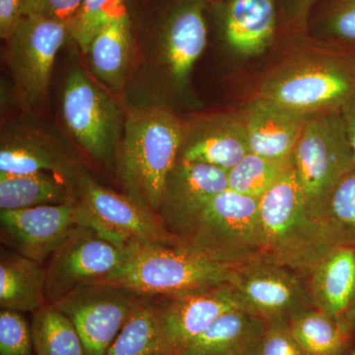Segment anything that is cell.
I'll return each mask as SVG.
<instances>
[{
    "mask_svg": "<svg viewBox=\"0 0 355 355\" xmlns=\"http://www.w3.org/2000/svg\"><path fill=\"white\" fill-rule=\"evenodd\" d=\"M184 135L179 119L161 108L132 112L123 123L114 159L118 176L127 195L156 214Z\"/></svg>",
    "mask_w": 355,
    "mask_h": 355,
    "instance_id": "cell-1",
    "label": "cell"
},
{
    "mask_svg": "<svg viewBox=\"0 0 355 355\" xmlns=\"http://www.w3.org/2000/svg\"><path fill=\"white\" fill-rule=\"evenodd\" d=\"M263 257L306 279L329 251L338 246L324 222L308 209L295 167L259 200Z\"/></svg>",
    "mask_w": 355,
    "mask_h": 355,
    "instance_id": "cell-2",
    "label": "cell"
},
{
    "mask_svg": "<svg viewBox=\"0 0 355 355\" xmlns=\"http://www.w3.org/2000/svg\"><path fill=\"white\" fill-rule=\"evenodd\" d=\"M234 268L183 246L132 242L127 263L106 282L146 297L173 299L231 284Z\"/></svg>",
    "mask_w": 355,
    "mask_h": 355,
    "instance_id": "cell-3",
    "label": "cell"
},
{
    "mask_svg": "<svg viewBox=\"0 0 355 355\" xmlns=\"http://www.w3.org/2000/svg\"><path fill=\"white\" fill-rule=\"evenodd\" d=\"M183 246L210 261L237 266L263 257L260 202L231 190L216 196L203 210Z\"/></svg>",
    "mask_w": 355,
    "mask_h": 355,
    "instance_id": "cell-4",
    "label": "cell"
},
{
    "mask_svg": "<svg viewBox=\"0 0 355 355\" xmlns=\"http://www.w3.org/2000/svg\"><path fill=\"white\" fill-rule=\"evenodd\" d=\"M258 97L304 116L340 112L355 97V73L335 58H298L268 77Z\"/></svg>",
    "mask_w": 355,
    "mask_h": 355,
    "instance_id": "cell-5",
    "label": "cell"
},
{
    "mask_svg": "<svg viewBox=\"0 0 355 355\" xmlns=\"http://www.w3.org/2000/svg\"><path fill=\"white\" fill-rule=\"evenodd\" d=\"M292 158L308 209L323 221L322 214L331 191L355 169L340 111L308 116Z\"/></svg>",
    "mask_w": 355,
    "mask_h": 355,
    "instance_id": "cell-6",
    "label": "cell"
},
{
    "mask_svg": "<svg viewBox=\"0 0 355 355\" xmlns=\"http://www.w3.org/2000/svg\"><path fill=\"white\" fill-rule=\"evenodd\" d=\"M83 226H88L120 244L149 242L179 246L157 214L130 196L116 193L95 181L84 171L76 186Z\"/></svg>",
    "mask_w": 355,
    "mask_h": 355,
    "instance_id": "cell-7",
    "label": "cell"
},
{
    "mask_svg": "<svg viewBox=\"0 0 355 355\" xmlns=\"http://www.w3.org/2000/svg\"><path fill=\"white\" fill-rule=\"evenodd\" d=\"M130 244H120L88 226H78L51 254L46 265L48 303L78 287L106 282L123 268Z\"/></svg>",
    "mask_w": 355,
    "mask_h": 355,
    "instance_id": "cell-8",
    "label": "cell"
},
{
    "mask_svg": "<svg viewBox=\"0 0 355 355\" xmlns=\"http://www.w3.org/2000/svg\"><path fill=\"white\" fill-rule=\"evenodd\" d=\"M62 114L77 144L98 162L111 165L121 139L120 109L81 70H71L65 80Z\"/></svg>",
    "mask_w": 355,
    "mask_h": 355,
    "instance_id": "cell-9",
    "label": "cell"
},
{
    "mask_svg": "<svg viewBox=\"0 0 355 355\" xmlns=\"http://www.w3.org/2000/svg\"><path fill=\"white\" fill-rule=\"evenodd\" d=\"M147 298L108 282H96L51 304L73 323L87 355H107L132 313Z\"/></svg>",
    "mask_w": 355,
    "mask_h": 355,
    "instance_id": "cell-10",
    "label": "cell"
},
{
    "mask_svg": "<svg viewBox=\"0 0 355 355\" xmlns=\"http://www.w3.org/2000/svg\"><path fill=\"white\" fill-rule=\"evenodd\" d=\"M69 26L39 15H24L6 40V60L25 99L38 101L46 95L53 62Z\"/></svg>",
    "mask_w": 355,
    "mask_h": 355,
    "instance_id": "cell-11",
    "label": "cell"
},
{
    "mask_svg": "<svg viewBox=\"0 0 355 355\" xmlns=\"http://www.w3.org/2000/svg\"><path fill=\"white\" fill-rule=\"evenodd\" d=\"M80 225L83 217L76 198L60 205L0 212L2 243L42 265Z\"/></svg>",
    "mask_w": 355,
    "mask_h": 355,
    "instance_id": "cell-12",
    "label": "cell"
},
{
    "mask_svg": "<svg viewBox=\"0 0 355 355\" xmlns=\"http://www.w3.org/2000/svg\"><path fill=\"white\" fill-rule=\"evenodd\" d=\"M231 284L247 309L266 321L288 320L296 311L313 306L305 279L266 257L235 266Z\"/></svg>",
    "mask_w": 355,
    "mask_h": 355,
    "instance_id": "cell-13",
    "label": "cell"
},
{
    "mask_svg": "<svg viewBox=\"0 0 355 355\" xmlns=\"http://www.w3.org/2000/svg\"><path fill=\"white\" fill-rule=\"evenodd\" d=\"M226 190V170L177 161L166 182L157 216L166 230L181 245L197 225L210 200Z\"/></svg>",
    "mask_w": 355,
    "mask_h": 355,
    "instance_id": "cell-14",
    "label": "cell"
},
{
    "mask_svg": "<svg viewBox=\"0 0 355 355\" xmlns=\"http://www.w3.org/2000/svg\"><path fill=\"white\" fill-rule=\"evenodd\" d=\"M247 309L232 284H220L190 295L157 301L159 328L174 355L207 330L224 313Z\"/></svg>",
    "mask_w": 355,
    "mask_h": 355,
    "instance_id": "cell-15",
    "label": "cell"
},
{
    "mask_svg": "<svg viewBox=\"0 0 355 355\" xmlns=\"http://www.w3.org/2000/svg\"><path fill=\"white\" fill-rule=\"evenodd\" d=\"M205 0H174L159 34L158 51L168 74L184 86L207 46Z\"/></svg>",
    "mask_w": 355,
    "mask_h": 355,
    "instance_id": "cell-16",
    "label": "cell"
},
{
    "mask_svg": "<svg viewBox=\"0 0 355 355\" xmlns=\"http://www.w3.org/2000/svg\"><path fill=\"white\" fill-rule=\"evenodd\" d=\"M249 153L240 114H218L186 132L178 161L202 163L228 171Z\"/></svg>",
    "mask_w": 355,
    "mask_h": 355,
    "instance_id": "cell-17",
    "label": "cell"
},
{
    "mask_svg": "<svg viewBox=\"0 0 355 355\" xmlns=\"http://www.w3.org/2000/svg\"><path fill=\"white\" fill-rule=\"evenodd\" d=\"M240 116L250 153L272 160H288L309 116L292 113L258 97L245 107Z\"/></svg>",
    "mask_w": 355,
    "mask_h": 355,
    "instance_id": "cell-18",
    "label": "cell"
},
{
    "mask_svg": "<svg viewBox=\"0 0 355 355\" xmlns=\"http://www.w3.org/2000/svg\"><path fill=\"white\" fill-rule=\"evenodd\" d=\"M83 172L76 159L44 135L23 133L2 139L0 175L53 173L67 180L74 191Z\"/></svg>",
    "mask_w": 355,
    "mask_h": 355,
    "instance_id": "cell-19",
    "label": "cell"
},
{
    "mask_svg": "<svg viewBox=\"0 0 355 355\" xmlns=\"http://www.w3.org/2000/svg\"><path fill=\"white\" fill-rule=\"evenodd\" d=\"M305 282L313 306L340 319L355 298V247L331 248L311 270Z\"/></svg>",
    "mask_w": 355,
    "mask_h": 355,
    "instance_id": "cell-20",
    "label": "cell"
},
{
    "mask_svg": "<svg viewBox=\"0 0 355 355\" xmlns=\"http://www.w3.org/2000/svg\"><path fill=\"white\" fill-rule=\"evenodd\" d=\"M266 321L246 309L224 313L180 355H257Z\"/></svg>",
    "mask_w": 355,
    "mask_h": 355,
    "instance_id": "cell-21",
    "label": "cell"
},
{
    "mask_svg": "<svg viewBox=\"0 0 355 355\" xmlns=\"http://www.w3.org/2000/svg\"><path fill=\"white\" fill-rule=\"evenodd\" d=\"M277 25L275 0H228L224 36L245 57L261 55L272 44Z\"/></svg>",
    "mask_w": 355,
    "mask_h": 355,
    "instance_id": "cell-22",
    "label": "cell"
},
{
    "mask_svg": "<svg viewBox=\"0 0 355 355\" xmlns=\"http://www.w3.org/2000/svg\"><path fill=\"white\" fill-rule=\"evenodd\" d=\"M46 268L13 250L1 248L0 308L35 313L48 303Z\"/></svg>",
    "mask_w": 355,
    "mask_h": 355,
    "instance_id": "cell-23",
    "label": "cell"
},
{
    "mask_svg": "<svg viewBox=\"0 0 355 355\" xmlns=\"http://www.w3.org/2000/svg\"><path fill=\"white\" fill-rule=\"evenodd\" d=\"M292 334L308 355H355V335L338 318L310 306L289 317Z\"/></svg>",
    "mask_w": 355,
    "mask_h": 355,
    "instance_id": "cell-24",
    "label": "cell"
},
{
    "mask_svg": "<svg viewBox=\"0 0 355 355\" xmlns=\"http://www.w3.org/2000/svg\"><path fill=\"white\" fill-rule=\"evenodd\" d=\"M71 184L49 173L0 175V209L15 210L76 200Z\"/></svg>",
    "mask_w": 355,
    "mask_h": 355,
    "instance_id": "cell-25",
    "label": "cell"
},
{
    "mask_svg": "<svg viewBox=\"0 0 355 355\" xmlns=\"http://www.w3.org/2000/svg\"><path fill=\"white\" fill-rule=\"evenodd\" d=\"M130 21L123 16L112 21L96 35L85 55L93 73L109 87H121L130 65Z\"/></svg>",
    "mask_w": 355,
    "mask_h": 355,
    "instance_id": "cell-26",
    "label": "cell"
},
{
    "mask_svg": "<svg viewBox=\"0 0 355 355\" xmlns=\"http://www.w3.org/2000/svg\"><path fill=\"white\" fill-rule=\"evenodd\" d=\"M155 299L147 298L137 308L107 355H174L161 336Z\"/></svg>",
    "mask_w": 355,
    "mask_h": 355,
    "instance_id": "cell-27",
    "label": "cell"
},
{
    "mask_svg": "<svg viewBox=\"0 0 355 355\" xmlns=\"http://www.w3.org/2000/svg\"><path fill=\"white\" fill-rule=\"evenodd\" d=\"M31 330L36 355H87L73 323L51 303L33 313Z\"/></svg>",
    "mask_w": 355,
    "mask_h": 355,
    "instance_id": "cell-28",
    "label": "cell"
},
{
    "mask_svg": "<svg viewBox=\"0 0 355 355\" xmlns=\"http://www.w3.org/2000/svg\"><path fill=\"white\" fill-rule=\"evenodd\" d=\"M294 166L293 158L272 160L249 153L227 171L229 190L260 200Z\"/></svg>",
    "mask_w": 355,
    "mask_h": 355,
    "instance_id": "cell-29",
    "label": "cell"
},
{
    "mask_svg": "<svg viewBox=\"0 0 355 355\" xmlns=\"http://www.w3.org/2000/svg\"><path fill=\"white\" fill-rule=\"evenodd\" d=\"M322 220L336 245L355 247V169L347 173L331 191Z\"/></svg>",
    "mask_w": 355,
    "mask_h": 355,
    "instance_id": "cell-30",
    "label": "cell"
},
{
    "mask_svg": "<svg viewBox=\"0 0 355 355\" xmlns=\"http://www.w3.org/2000/svg\"><path fill=\"white\" fill-rule=\"evenodd\" d=\"M128 15L125 0H83L70 26V37L86 53L91 41L104 26Z\"/></svg>",
    "mask_w": 355,
    "mask_h": 355,
    "instance_id": "cell-31",
    "label": "cell"
},
{
    "mask_svg": "<svg viewBox=\"0 0 355 355\" xmlns=\"http://www.w3.org/2000/svg\"><path fill=\"white\" fill-rule=\"evenodd\" d=\"M0 355H36L31 326L22 313L0 311Z\"/></svg>",
    "mask_w": 355,
    "mask_h": 355,
    "instance_id": "cell-32",
    "label": "cell"
},
{
    "mask_svg": "<svg viewBox=\"0 0 355 355\" xmlns=\"http://www.w3.org/2000/svg\"><path fill=\"white\" fill-rule=\"evenodd\" d=\"M257 355H308L292 334L288 320L266 321V328Z\"/></svg>",
    "mask_w": 355,
    "mask_h": 355,
    "instance_id": "cell-33",
    "label": "cell"
},
{
    "mask_svg": "<svg viewBox=\"0 0 355 355\" xmlns=\"http://www.w3.org/2000/svg\"><path fill=\"white\" fill-rule=\"evenodd\" d=\"M83 0H26L24 15H39L71 26Z\"/></svg>",
    "mask_w": 355,
    "mask_h": 355,
    "instance_id": "cell-34",
    "label": "cell"
},
{
    "mask_svg": "<svg viewBox=\"0 0 355 355\" xmlns=\"http://www.w3.org/2000/svg\"><path fill=\"white\" fill-rule=\"evenodd\" d=\"M328 27L336 37L355 41V0H340L329 18Z\"/></svg>",
    "mask_w": 355,
    "mask_h": 355,
    "instance_id": "cell-35",
    "label": "cell"
},
{
    "mask_svg": "<svg viewBox=\"0 0 355 355\" xmlns=\"http://www.w3.org/2000/svg\"><path fill=\"white\" fill-rule=\"evenodd\" d=\"M26 0H0V35L6 40L24 16Z\"/></svg>",
    "mask_w": 355,
    "mask_h": 355,
    "instance_id": "cell-36",
    "label": "cell"
},
{
    "mask_svg": "<svg viewBox=\"0 0 355 355\" xmlns=\"http://www.w3.org/2000/svg\"><path fill=\"white\" fill-rule=\"evenodd\" d=\"M355 162V97L340 110Z\"/></svg>",
    "mask_w": 355,
    "mask_h": 355,
    "instance_id": "cell-37",
    "label": "cell"
},
{
    "mask_svg": "<svg viewBox=\"0 0 355 355\" xmlns=\"http://www.w3.org/2000/svg\"><path fill=\"white\" fill-rule=\"evenodd\" d=\"M343 330L352 335H355V298L347 312L338 319Z\"/></svg>",
    "mask_w": 355,
    "mask_h": 355,
    "instance_id": "cell-38",
    "label": "cell"
},
{
    "mask_svg": "<svg viewBox=\"0 0 355 355\" xmlns=\"http://www.w3.org/2000/svg\"><path fill=\"white\" fill-rule=\"evenodd\" d=\"M316 0H292V6H293L294 11H295V14H304L306 10L311 6H312Z\"/></svg>",
    "mask_w": 355,
    "mask_h": 355,
    "instance_id": "cell-39",
    "label": "cell"
},
{
    "mask_svg": "<svg viewBox=\"0 0 355 355\" xmlns=\"http://www.w3.org/2000/svg\"><path fill=\"white\" fill-rule=\"evenodd\" d=\"M209 1L214 2V3H218V2L223 1V0H209Z\"/></svg>",
    "mask_w": 355,
    "mask_h": 355,
    "instance_id": "cell-40",
    "label": "cell"
}]
</instances>
